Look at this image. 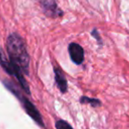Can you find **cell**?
I'll return each mask as SVG.
<instances>
[{"label": "cell", "instance_id": "cell-1", "mask_svg": "<svg viewBox=\"0 0 129 129\" xmlns=\"http://www.w3.org/2000/svg\"><path fill=\"white\" fill-rule=\"evenodd\" d=\"M6 50L10 60L25 74H29L30 58L25 42L18 34H11L6 40Z\"/></svg>", "mask_w": 129, "mask_h": 129}, {"label": "cell", "instance_id": "cell-2", "mask_svg": "<svg viewBox=\"0 0 129 129\" xmlns=\"http://www.w3.org/2000/svg\"><path fill=\"white\" fill-rule=\"evenodd\" d=\"M0 66L3 67V69H4L8 74L15 76V77L17 78V80H18V81L20 82L22 89H23L26 93L30 94L28 84H27L25 78L22 75V72L18 67H15L9 58H7V57H6V53H5L2 47H0Z\"/></svg>", "mask_w": 129, "mask_h": 129}, {"label": "cell", "instance_id": "cell-3", "mask_svg": "<svg viewBox=\"0 0 129 129\" xmlns=\"http://www.w3.org/2000/svg\"><path fill=\"white\" fill-rule=\"evenodd\" d=\"M6 85L10 88V90H11L13 94H15V95L20 98V101H21V103H22L23 108L25 109L26 112L29 115V117H30L31 118H33V119H34L39 125L44 126V124H43V118H42L41 114H40V112L38 111V110L36 108V106H35L28 99L26 98L24 95H22L20 93H18V91L15 89V88L13 87V84H9L8 82H6Z\"/></svg>", "mask_w": 129, "mask_h": 129}, {"label": "cell", "instance_id": "cell-4", "mask_svg": "<svg viewBox=\"0 0 129 129\" xmlns=\"http://www.w3.org/2000/svg\"><path fill=\"white\" fill-rule=\"evenodd\" d=\"M41 6L43 13L50 18H57L64 14L55 0H41Z\"/></svg>", "mask_w": 129, "mask_h": 129}, {"label": "cell", "instance_id": "cell-5", "mask_svg": "<svg viewBox=\"0 0 129 129\" xmlns=\"http://www.w3.org/2000/svg\"><path fill=\"white\" fill-rule=\"evenodd\" d=\"M68 52L72 61L76 64H81L84 61V50L80 44L72 43L68 46Z\"/></svg>", "mask_w": 129, "mask_h": 129}, {"label": "cell", "instance_id": "cell-6", "mask_svg": "<svg viewBox=\"0 0 129 129\" xmlns=\"http://www.w3.org/2000/svg\"><path fill=\"white\" fill-rule=\"evenodd\" d=\"M54 75H55V81L59 90L62 93H66L67 91V81L64 77V74L59 67H54Z\"/></svg>", "mask_w": 129, "mask_h": 129}, {"label": "cell", "instance_id": "cell-7", "mask_svg": "<svg viewBox=\"0 0 129 129\" xmlns=\"http://www.w3.org/2000/svg\"><path fill=\"white\" fill-rule=\"evenodd\" d=\"M80 102L81 104H91L92 107H98L102 104L101 101L99 99H96V98H90V97H88V96H81V99H80Z\"/></svg>", "mask_w": 129, "mask_h": 129}, {"label": "cell", "instance_id": "cell-8", "mask_svg": "<svg viewBox=\"0 0 129 129\" xmlns=\"http://www.w3.org/2000/svg\"><path fill=\"white\" fill-rule=\"evenodd\" d=\"M55 126L57 129H74L70 124L64 120H57L55 124Z\"/></svg>", "mask_w": 129, "mask_h": 129}, {"label": "cell", "instance_id": "cell-9", "mask_svg": "<svg viewBox=\"0 0 129 129\" xmlns=\"http://www.w3.org/2000/svg\"><path fill=\"white\" fill-rule=\"evenodd\" d=\"M91 36H93L94 38H95V40L97 41V43H98V44H103V40L102 38H101L100 36V34L98 33V31H97V29H93L91 32Z\"/></svg>", "mask_w": 129, "mask_h": 129}]
</instances>
